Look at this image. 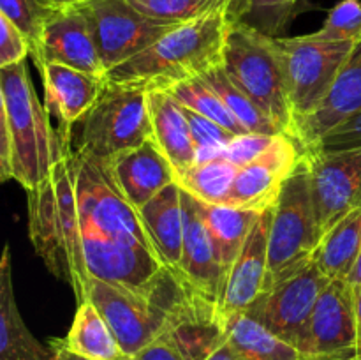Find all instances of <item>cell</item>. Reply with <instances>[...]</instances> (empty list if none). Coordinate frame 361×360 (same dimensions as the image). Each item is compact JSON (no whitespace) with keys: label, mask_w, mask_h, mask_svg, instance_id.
I'll return each mask as SVG.
<instances>
[{"label":"cell","mask_w":361,"mask_h":360,"mask_svg":"<svg viewBox=\"0 0 361 360\" xmlns=\"http://www.w3.org/2000/svg\"><path fill=\"white\" fill-rule=\"evenodd\" d=\"M302 145L289 134H277L264 154L242 166L226 205L245 210H264L277 203L286 180L303 159Z\"/></svg>","instance_id":"cell-13"},{"label":"cell","mask_w":361,"mask_h":360,"mask_svg":"<svg viewBox=\"0 0 361 360\" xmlns=\"http://www.w3.org/2000/svg\"><path fill=\"white\" fill-rule=\"evenodd\" d=\"M51 179H53V184H55L56 205H59L60 222H62V232H63V242H66L67 260H69V268H71L69 286L73 288L74 295H76L78 304H81L87 300L90 274H88L87 263H85L76 189H74V180H73V173H71L67 152L63 154V157L53 166Z\"/></svg>","instance_id":"cell-24"},{"label":"cell","mask_w":361,"mask_h":360,"mask_svg":"<svg viewBox=\"0 0 361 360\" xmlns=\"http://www.w3.org/2000/svg\"><path fill=\"white\" fill-rule=\"evenodd\" d=\"M41 76L44 81L46 108L49 115L59 120L56 131L60 138H67L71 129L99 99L106 85L104 76L59 64H46Z\"/></svg>","instance_id":"cell-19"},{"label":"cell","mask_w":361,"mask_h":360,"mask_svg":"<svg viewBox=\"0 0 361 360\" xmlns=\"http://www.w3.org/2000/svg\"><path fill=\"white\" fill-rule=\"evenodd\" d=\"M126 360H185L180 349L176 348L175 342L166 334L159 335L154 342L145 346L134 355L127 356Z\"/></svg>","instance_id":"cell-40"},{"label":"cell","mask_w":361,"mask_h":360,"mask_svg":"<svg viewBox=\"0 0 361 360\" xmlns=\"http://www.w3.org/2000/svg\"><path fill=\"white\" fill-rule=\"evenodd\" d=\"M275 136L277 134H243V136H236L224 150L221 152L219 157H226L228 161L235 162L236 166H245L249 162H252L254 159L259 157L261 154L270 148V145L274 143Z\"/></svg>","instance_id":"cell-37"},{"label":"cell","mask_w":361,"mask_h":360,"mask_svg":"<svg viewBox=\"0 0 361 360\" xmlns=\"http://www.w3.org/2000/svg\"><path fill=\"white\" fill-rule=\"evenodd\" d=\"M56 9L49 0H0V14L20 28L30 44V56L35 66L41 62V44L44 27Z\"/></svg>","instance_id":"cell-33"},{"label":"cell","mask_w":361,"mask_h":360,"mask_svg":"<svg viewBox=\"0 0 361 360\" xmlns=\"http://www.w3.org/2000/svg\"><path fill=\"white\" fill-rule=\"evenodd\" d=\"M321 235L361 207V147L309 148L303 155Z\"/></svg>","instance_id":"cell-10"},{"label":"cell","mask_w":361,"mask_h":360,"mask_svg":"<svg viewBox=\"0 0 361 360\" xmlns=\"http://www.w3.org/2000/svg\"><path fill=\"white\" fill-rule=\"evenodd\" d=\"M0 360H55V348L35 339L18 309L9 244L0 260Z\"/></svg>","instance_id":"cell-23"},{"label":"cell","mask_w":361,"mask_h":360,"mask_svg":"<svg viewBox=\"0 0 361 360\" xmlns=\"http://www.w3.org/2000/svg\"><path fill=\"white\" fill-rule=\"evenodd\" d=\"M274 207L259 215L245 246L226 274L224 288L219 299V313L222 318L235 313H247L270 289L268 239Z\"/></svg>","instance_id":"cell-14"},{"label":"cell","mask_w":361,"mask_h":360,"mask_svg":"<svg viewBox=\"0 0 361 360\" xmlns=\"http://www.w3.org/2000/svg\"><path fill=\"white\" fill-rule=\"evenodd\" d=\"M361 254V207L349 212L321 239L314 260L334 281H348Z\"/></svg>","instance_id":"cell-28"},{"label":"cell","mask_w":361,"mask_h":360,"mask_svg":"<svg viewBox=\"0 0 361 360\" xmlns=\"http://www.w3.org/2000/svg\"><path fill=\"white\" fill-rule=\"evenodd\" d=\"M240 166L226 157H214L196 162L190 169L176 176L185 193L207 205H226Z\"/></svg>","instance_id":"cell-29"},{"label":"cell","mask_w":361,"mask_h":360,"mask_svg":"<svg viewBox=\"0 0 361 360\" xmlns=\"http://www.w3.org/2000/svg\"><path fill=\"white\" fill-rule=\"evenodd\" d=\"M183 112H185L187 120H189L190 134H192L194 147H196V162L219 157L221 152L236 138V134L222 127L221 124L214 122L212 119L187 108V106H183Z\"/></svg>","instance_id":"cell-35"},{"label":"cell","mask_w":361,"mask_h":360,"mask_svg":"<svg viewBox=\"0 0 361 360\" xmlns=\"http://www.w3.org/2000/svg\"><path fill=\"white\" fill-rule=\"evenodd\" d=\"M53 348H55V360H90V359H85V356L76 355V353H71L69 349L63 348L59 341L53 344Z\"/></svg>","instance_id":"cell-42"},{"label":"cell","mask_w":361,"mask_h":360,"mask_svg":"<svg viewBox=\"0 0 361 360\" xmlns=\"http://www.w3.org/2000/svg\"><path fill=\"white\" fill-rule=\"evenodd\" d=\"M194 360H242V359L236 355L235 349L229 346L228 339H226V341L215 344L214 348L203 352L200 356H196Z\"/></svg>","instance_id":"cell-41"},{"label":"cell","mask_w":361,"mask_h":360,"mask_svg":"<svg viewBox=\"0 0 361 360\" xmlns=\"http://www.w3.org/2000/svg\"><path fill=\"white\" fill-rule=\"evenodd\" d=\"M212 87L215 88L224 104L228 106L229 112L233 113L240 126L247 131V133L254 134H282L277 127L274 126L270 119L264 115L263 109L228 76L226 69L222 67V62L212 67L208 73L201 74Z\"/></svg>","instance_id":"cell-30"},{"label":"cell","mask_w":361,"mask_h":360,"mask_svg":"<svg viewBox=\"0 0 361 360\" xmlns=\"http://www.w3.org/2000/svg\"><path fill=\"white\" fill-rule=\"evenodd\" d=\"M76 189L81 242L90 277L148 289L164 267L145 233L136 208L109 184L101 166L66 143Z\"/></svg>","instance_id":"cell-1"},{"label":"cell","mask_w":361,"mask_h":360,"mask_svg":"<svg viewBox=\"0 0 361 360\" xmlns=\"http://www.w3.org/2000/svg\"><path fill=\"white\" fill-rule=\"evenodd\" d=\"M275 42L281 52L296 127L330 95L355 42L323 41L314 34L298 37L281 35L275 37Z\"/></svg>","instance_id":"cell-8"},{"label":"cell","mask_w":361,"mask_h":360,"mask_svg":"<svg viewBox=\"0 0 361 360\" xmlns=\"http://www.w3.org/2000/svg\"><path fill=\"white\" fill-rule=\"evenodd\" d=\"M348 281L351 282L353 288H356V286H361V254H360L358 261H356L355 268H353V272H351V275H349Z\"/></svg>","instance_id":"cell-43"},{"label":"cell","mask_w":361,"mask_h":360,"mask_svg":"<svg viewBox=\"0 0 361 360\" xmlns=\"http://www.w3.org/2000/svg\"><path fill=\"white\" fill-rule=\"evenodd\" d=\"M226 339L242 360H302L295 344L268 330L247 313L224 318Z\"/></svg>","instance_id":"cell-25"},{"label":"cell","mask_w":361,"mask_h":360,"mask_svg":"<svg viewBox=\"0 0 361 360\" xmlns=\"http://www.w3.org/2000/svg\"><path fill=\"white\" fill-rule=\"evenodd\" d=\"M97 164L109 184L136 210L154 200L162 189L176 182L175 169L154 140Z\"/></svg>","instance_id":"cell-16"},{"label":"cell","mask_w":361,"mask_h":360,"mask_svg":"<svg viewBox=\"0 0 361 360\" xmlns=\"http://www.w3.org/2000/svg\"><path fill=\"white\" fill-rule=\"evenodd\" d=\"M355 302H356V316H358V332H360V355H361V286L355 288Z\"/></svg>","instance_id":"cell-44"},{"label":"cell","mask_w":361,"mask_h":360,"mask_svg":"<svg viewBox=\"0 0 361 360\" xmlns=\"http://www.w3.org/2000/svg\"><path fill=\"white\" fill-rule=\"evenodd\" d=\"M331 279L310 260L286 277L279 279L267 293L247 311L268 330L296 346L317 300Z\"/></svg>","instance_id":"cell-12"},{"label":"cell","mask_w":361,"mask_h":360,"mask_svg":"<svg viewBox=\"0 0 361 360\" xmlns=\"http://www.w3.org/2000/svg\"><path fill=\"white\" fill-rule=\"evenodd\" d=\"M140 13L168 25L197 20L217 11L229 9L233 0H129Z\"/></svg>","instance_id":"cell-34"},{"label":"cell","mask_w":361,"mask_h":360,"mask_svg":"<svg viewBox=\"0 0 361 360\" xmlns=\"http://www.w3.org/2000/svg\"><path fill=\"white\" fill-rule=\"evenodd\" d=\"M166 90H168L176 101L182 102L183 106L201 113V115L208 116V119H212L214 122L221 124L222 127L231 131L236 136L249 134L242 126H240L238 120L233 116V113L229 112L228 106L224 104L221 95L215 92V88L212 87L203 76H194L189 78V80L178 81V83L171 85V87L166 88Z\"/></svg>","instance_id":"cell-31"},{"label":"cell","mask_w":361,"mask_h":360,"mask_svg":"<svg viewBox=\"0 0 361 360\" xmlns=\"http://www.w3.org/2000/svg\"><path fill=\"white\" fill-rule=\"evenodd\" d=\"M317 39L331 42H355L361 37V0H341L331 7Z\"/></svg>","instance_id":"cell-36"},{"label":"cell","mask_w":361,"mask_h":360,"mask_svg":"<svg viewBox=\"0 0 361 360\" xmlns=\"http://www.w3.org/2000/svg\"><path fill=\"white\" fill-rule=\"evenodd\" d=\"M46 64H59L99 76L106 74L90 23L78 4L56 6L49 16L42 35L39 73Z\"/></svg>","instance_id":"cell-15"},{"label":"cell","mask_w":361,"mask_h":360,"mask_svg":"<svg viewBox=\"0 0 361 360\" xmlns=\"http://www.w3.org/2000/svg\"><path fill=\"white\" fill-rule=\"evenodd\" d=\"M192 286L164 268L148 289H133L90 277V300L115 334L127 356L154 342L166 330L169 314Z\"/></svg>","instance_id":"cell-4"},{"label":"cell","mask_w":361,"mask_h":360,"mask_svg":"<svg viewBox=\"0 0 361 360\" xmlns=\"http://www.w3.org/2000/svg\"><path fill=\"white\" fill-rule=\"evenodd\" d=\"M296 348L302 360H358L360 332L351 282L334 279L326 286Z\"/></svg>","instance_id":"cell-9"},{"label":"cell","mask_w":361,"mask_h":360,"mask_svg":"<svg viewBox=\"0 0 361 360\" xmlns=\"http://www.w3.org/2000/svg\"><path fill=\"white\" fill-rule=\"evenodd\" d=\"M321 239L310 196L309 169L302 159L286 180L271 215L268 239L271 284L314 260Z\"/></svg>","instance_id":"cell-7"},{"label":"cell","mask_w":361,"mask_h":360,"mask_svg":"<svg viewBox=\"0 0 361 360\" xmlns=\"http://www.w3.org/2000/svg\"><path fill=\"white\" fill-rule=\"evenodd\" d=\"M78 6L90 23L106 73L136 56L175 27L145 16L129 0H87Z\"/></svg>","instance_id":"cell-11"},{"label":"cell","mask_w":361,"mask_h":360,"mask_svg":"<svg viewBox=\"0 0 361 360\" xmlns=\"http://www.w3.org/2000/svg\"><path fill=\"white\" fill-rule=\"evenodd\" d=\"M49 2L55 4V6H73V4L87 2V0H49Z\"/></svg>","instance_id":"cell-45"},{"label":"cell","mask_w":361,"mask_h":360,"mask_svg":"<svg viewBox=\"0 0 361 360\" xmlns=\"http://www.w3.org/2000/svg\"><path fill=\"white\" fill-rule=\"evenodd\" d=\"M222 67L282 134L293 136L295 116L275 37L240 21H229L222 46Z\"/></svg>","instance_id":"cell-5"},{"label":"cell","mask_w":361,"mask_h":360,"mask_svg":"<svg viewBox=\"0 0 361 360\" xmlns=\"http://www.w3.org/2000/svg\"><path fill=\"white\" fill-rule=\"evenodd\" d=\"M148 113L152 124V140L166 155L176 176H180L196 164L197 157L182 102L176 101L168 90L150 88Z\"/></svg>","instance_id":"cell-22"},{"label":"cell","mask_w":361,"mask_h":360,"mask_svg":"<svg viewBox=\"0 0 361 360\" xmlns=\"http://www.w3.org/2000/svg\"><path fill=\"white\" fill-rule=\"evenodd\" d=\"M361 109V37L356 39L330 95L310 116L296 124L295 140L303 150L314 148L331 129Z\"/></svg>","instance_id":"cell-18"},{"label":"cell","mask_w":361,"mask_h":360,"mask_svg":"<svg viewBox=\"0 0 361 360\" xmlns=\"http://www.w3.org/2000/svg\"><path fill=\"white\" fill-rule=\"evenodd\" d=\"M30 55V44L27 37L14 27L6 16L0 14V69L27 60Z\"/></svg>","instance_id":"cell-38"},{"label":"cell","mask_w":361,"mask_h":360,"mask_svg":"<svg viewBox=\"0 0 361 360\" xmlns=\"http://www.w3.org/2000/svg\"><path fill=\"white\" fill-rule=\"evenodd\" d=\"M358 360H361V355H360V356H358Z\"/></svg>","instance_id":"cell-46"},{"label":"cell","mask_w":361,"mask_h":360,"mask_svg":"<svg viewBox=\"0 0 361 360\" xmlns=\"http://www.w3.org/2000/svg\"><path fill=\"white\" fill-rule=\"evenodd\" d=\"M183 210H185V233L183 251L178 272L183 281L189 282L200 295L219 306L226 281V270L221 267L214 242L204 224L201 201L183 191Z\"/></svg>","instance_id":"cell-17"},{"label":"cell","mask_w":361,"mask_h":360,"mask_svg":"<svg viewBox=\"0 0 361 360\" xmlns=\"http://www.w3.org/2000/svg\"><path fill=\"white\" fill-rule=\"evenodd\" d=\"M201 212H203L204 224L214 242L219 263L228 274L261 214L256 210L231 207V205L207 203H201Z\"/></svg>","instance_id":"cell-26"},{"label":"cell","mask_w":361,"mask_h":360,"mask_svg":"<svg viewBox=\"0 0 361 360\" xmlns=\"http://www.w3.org/2000/svg\"><path fill=\"white\" fill-rule=\"evenodd\" d=\"M27 207L28 233L35 253L56 279L71 282L69 260H67L55 184L51 176L35 189L27 191Z\"/></svg>","instance_id":"cell-21"},{"label":"cell","mask_w":361,"mask_h":360,"mask_svg":"<svg viewBox=\"0 0 361 360\" xmlns=\"http://www.w3.org/2000/svg\"><path fill=\"white\" fill-rule=\"evenodd\" d=\"M355 148L361 147V109L351 119L331 129L314 148Z\"/></svg>","instance_id":"cell-39"},{"label":"cell","mask_w":361,"mask_h":360,"mask_svg":"<svg viewBox=\"0 0 361 360\" xmlns=\"http://www.w3.org/2000/svg\"><path fill=\"white\" fill-rule=\"evenodd\" d=\"M229 21L228 9H224L175 25L147 49L108 71L104 80L166 90L178 81L201 76L222 62Z\"/></svg>","instance_id":"cell-3"},{"label":"cell","mask_w":361,"mask_h":360,"mask_svg":"<svg viewBox=\"0 0 361 360\" xmlns=\"http://www.w3.org/2000/svg\"><path fill=\"white\" fill-rule=\"evenodd\" d=\"M62 140L95 162L141 147L152 140L148 88L106 81L95 104Z\"/></svg>","instance_id":"cell-6"},{"label":"cell","mask_w":361,"mask_h":360,"mask_svg":"<svg viewBox=\"0 0 361 360\" xmlns=\"http://www.w3.org/2000/svg\"><path fill=\"white\" fill-rule=\"evenodd\" d=\"M71 353L90 360H126L127 355L120 348L115 334L90 302L78 304L74 321L67 332L66 339L59 341Z\"/></svg>","instance_id":"cell-27"},{"label":"cell","mask_w":361,"mask_h":360,"mask_svg":"<svg viewBox=\"0 0 361 360\" xmlns=\"http://www.w3.org/2000/svg\"><path fill=\"white\" fill-rule=\"evenodd\" d=\"M298 0H233L228 14L231 21H240L270 37H281Z\"/></svg>","instance_id":"cell-32"},{"label":"cell","mask_w":361,"mask_h":360,"mask_svg":"<svg viewBox=\"0 0 361 360\" xmlns=\"http://www.w3.org/2000/svg\"><path fill=\"white\" fill-rule=\"evenodd\" d=\"M145 233L164 268L178 272L185 233L183 189L173 182L137 210Z\"/></svg>","instance_id":"cell-20"},{"label":"cell","mask_w":361,"mask_h":360,"mask_svg":"<svg viewBox=\"0 0 361 360\" xmlns=\"http://www.w3.org/2000/svg\"><path fill=\"white\" fill-rule=\"evenodd\" d=\"M63 154L66 143L35 92L27 60L0 69V179L32 191Z\"/></svg>","instance_id":"cell-2"}]
</instances>
